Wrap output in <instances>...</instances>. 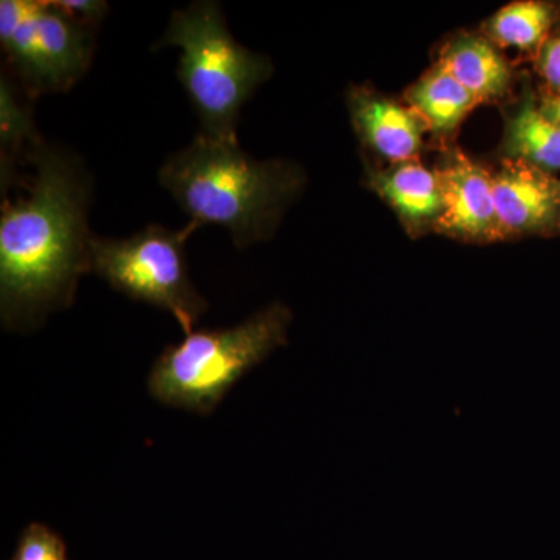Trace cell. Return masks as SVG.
I'll list each match as a JSON object with an SVG mask.
<instances>
[{
    "label": "cell",
    "mask_w": 560,
    "mask_h": 560,
    "mask_svg": "<svg viewBox=\"0 0 560 560\" xmlns=\"http://www.w3.org/2000/svg\"><path fill=\"white\" fill-rule=\"evenodd\" d=\"M440 186L441 213L434 226L469 241L500 238L493 202V176L464 156L434 172Z\"/></svg>",
    "instance_id": "obj_7"
},
{
    "label": "cell",
    "mask_w": 560,
    "mask_h": 560,
    "mask_svg": "<svg viewBox=\"0 0 560 560\" xmlns=\"http://www.w3.org/2000/svg\"><path fill=\"white\" fill-rule=\"evenodd\" d=\"M197 230L189 221L178 231L149 224L128 238L94 235L91 271L130 300L171 313L184 334H190L209 307L195 289L187 265L186 243Z\"/></svg>",
    "instance_id": "obj_5"
},
{
    "label": "cell",
    "mask_w": 560,
    "mask_h": 560,
    "mask_svg": "<svg viewBox=\"0 0 560 560\" xmlns=\"http://www.w3.org/2000/svg\"><path fill=\"white\" fill-rule=\"evenodd\" d=\"M408 98L427 128L438 135L455 130L480 103L442 66L415 84L408 92Z\"/></svg>",
    "instance_id": "obj_12"
},
{
    "label": "cell",
    "mask_w": 560,
    "mask_h": 560,
    "mask_svg": "<svg viewBox=\"0 0 560 560\" xmlns=\"http://www.w3.org/2000/svg\"><path fill=\"white\" fill-rule=\"evenodd\" d=\"M190 223L220 224L245 249L275 230L280 210L300 186L296 172L278 161H257L237 143L198 135L158 173Z\"/></svg>",
    "instance_id": "obj_2"
},
{
    "label": "cell",
    "mask_w": 560,
    "mask_h": 560,
    "mask_svg": "<svg viewBox=\"0 0 560 560\" xmlns=\"http://www.w3.org/2000/svg\"><path fill=\"white\" fill-rule=\"evenodd\" d=\"M539 109L548 120L560 128V94L541 98Z\"/></svg>",
    "instance_id": "obj_19"
},
{
    "label": "cell",
    "mask_w": 560,
    "mask_h": 560,
    "mask_svg": "<svg viewBox=\"0 0 560 560\" xmlns=\"http://www.w3.org/2000/svg\"><path fill=\"white\" fill-rule=\"evenodd\" d=\"M25 194L3 198L0 215V312L9 329H31L70 307L91 271V179L79 158L40 140L27 154Z\"/></svg>",
    "instance_id": "obj_1"
},
{
    "label": "cell",
    "mask_w": 560,
    "mask_h": 560,
    "mask_svg": "<svg viewBox=\"0 0 560 560\" xmlns=\"http://www.w3.org/2000/svg\"><path fill=\"white\" fill-rule=\"evenodd\" d=\"M508 154L544 172L560 171V128L526 103L512 117L506 131Z\"/></svg>",
    "instance_id": "obj_14"
},
{
    "label": "cell",
    "mask_w": 560,
    "mask_h": 560,
    "mask_svg": "<svg viewBox=\"0 0 560 560\" xmlns=\"http://www.w3.org/2000/svg\"><path fill=\"white\" fill-rule=\"evenodd\" d=\"M11 560H69L68 548L60 534L35 522L22 529Z\"/></svg>",
    "instance_id": "obj_16"
},
{
    "label": "cell",
    "mask_w": 560,
    "mask_h": 560,
    "mask_svg": "<svg viewBox=\"0 0 560 560\" xmlns=\"http://www.w3.org/2000/svg\"><path fill=\"white\" fill-rule=\"evenodd\" d=\"M493 202L500 237L547 230L560 217V184L534 165L508 160L493 175Z\"/></svg>",
    "instance_id": "obj_8"
},
{
    "label": "cell",
    "mask_w": 560,
    "mask_h": 560,
    "mask_svg": "<svg viewBox=\"0 0 560 560\" xmlns=\"http://www.w3.org/2000/svg\"><path fill=\"white\" fill-rule=\"evenodd\" d=\"M293 313L282 302L267 305L230 329L194 330L167 346L147 378L153 399L210 415L243 375L289 342Z\"/></svg>",
    "instance_id": "obj_4"
},
{
    "label": "cell",
    "mask_w": 560,
    "mask_h": 560,
    "mask_svg": "<svg viewBox=\"0 0 560 560\" xmlns=\"http://www.w3.org/2000/svg\"><path fill=\"white\" fill-rule=\"evenodd\" d=\"M539 70L552 90L560 91V36L548 39L541 46L539 55Z\"/></svg>",
    "instance_id": "obj_18"
},
{
    "label": "cell",
    "mask_w": 560,
    "mask_h": 560,
    "mask_svg": "<svg viewBox=\"0 0 560 560\" xmlns=\"http://www.w3.org/2000/svg\"><path fill=\"white\" fill-rule=\"evenodd\" d=\"M94 28L55 0H2L0 44L28 98L69 91L94 58Z\"/></svg>",
    "instance_id": "obj_6"
},
{
    "label": "cell",
    "mask_w": 560,
    "mask_h": 560,
    "mask_svg": "<svg viewBox=\"0 0 560 560\" xmlns=\"http://www.w3.org/2000/svg\"><path fill=\"white\" fill-rule=\"evenodd\" d=\"M180 49L178 79L201 121V135L237 143V121L243 105L272 66L232 36L220 3L201 0L173 11L160 47Z\"/></svg>",
    "instance_id": "obj_3"
},
{
    "label": "cell",
    "mask_w": 560,
    "mask_h": 560,
    "mask_svg": "<svg viewBox=\"0 0 560 560\" xmlns=\"http://www.w3.org/2000/svg\"><path fill=\"white\" fill-rule=\"evenodd\" d=\"M60 9L83 24L95 27L105 20L109 5L103 0H55Z\"/></svg>",
    "instance_id": "obj_17"
},
{
    "label": "cell",
    "mask_w": 560,
    "mask_h": 560,
    "mask_svg": "<svg viewBox=\"0 0 560 560\" xmlns=\"http://www.w3.org/2000/svg\"><path fill=\"white\" fill-rule=\"evenodd\" d=\"M9 75L0 81V187L7 197L18 180V164L40 142L31 105ZM28 98V97H27Z\"/></svg>",
    "instance_id": "obj_11"
},
{
    "label": "cell",
    "mask_w": 560,
    "mask_h": 560,
    "mask_svg": "<svg viewBox=\"0 0 560 560\" xmlns=\"http://www.w3.org/2000/svg\"><path fill=\"white\" fill-rule=\"evenodd\" d=\"M440 66L480 103L497 101L510 90V66L488 40L474 36L455 40L442 55Z\"/></svg>",
    "instance_id": "obj_10"
},
{
    "label": "cell",
    "mask_w": 560,
    "mask_h": 560,
    "mask_svg": "<svg viewBox=\"0 0 560 560\" xmlns=\"http://www.w3.org/2000/svg\"><path fill=\"white\" fill-rule=\"evenodd\" d=\"M374 187L405 220L411 223L436 221L441 213V194L436 175L418 162H404L374 178Z\"/></svg>",
    "instance_id": "obj_13"
},
{
    "label": "cell",
    "mask_w": 560,
    "mask_h": 560,
    "mask_svg": "<svg viewBox=\"0 0 560 560\" xmlns=\"http://www.w3.org/2000/svg\"><path fill=\"white\" fill-rule=\"evenodd\" d=\"M550 5L534 0L514 2L501 9L490 20V35L504 47L530 50L539 46L550 31Z\"/></svg>",
    "instance_id": "obj_15"
},
{
    "label": "cell",
    "mask_w": 560,
    "mask_h": 560,
    "mask_svg": "<svg viewBox=\"0 0 560 560\" xmlns=\"http://www.w3.org/2000/svg\"><path fill=\"white\" fill-rule=\"evenodd\" d=\"M350 109L357 131L368 145L394 162H410L422 147L427 125L399 103L368 92H353Z\"/></svg>",
    "instance_id": "obj_9"
}]
</instances>
